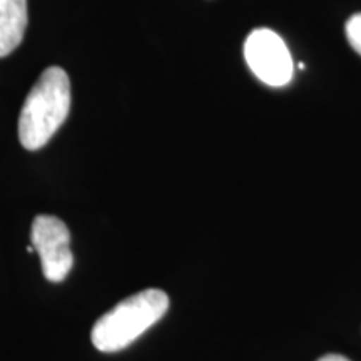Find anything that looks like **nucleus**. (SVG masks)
I'll use <instances>...</instances> for the list:
<instances>
[{
  "instance_id": "1",
  "label": "nucleus",
  "mask_w": 361,
  "mask_h": 361,
  "mask_svg": "<svg viewBox=\"0 0 361 361\" xmlns=\"http://www.w3.org/2000/svg\"><path fill=\"white\" fill-rule=\"evenodd\" d=\"M69 111V75L61 67H49L35 82L20 111L19 139L22 146L29 151L44 147L66 123Z\"/></svg>"
},
{
  "instance_id": "2",
  "label": "nucleus",
  "mask_w": 361,
  "mask_h": 361,
  "mask_svg": "<svg viewBox=\"0 0 361 361\" xmlns=\"http://www.w3.org/2000/svg\"><path fill=\"white\" fill-rule=\"evenodd\" d=\"M169 310V298L161 290H144L126 298L101 316L90 331V340L102 353L128 348L149 328L161 322Z\"/></svg>"
},
{
  "instance_id": "3",
  "label": "nucleus",
  "mask_w": 361,
  "mask_h": 361,
  "mask_svg": "<svg viewBox=\"0 0 361 361\" xmlns=\"http://www.w3.org/2000/svg\"><path fill=\"white\" fill-rule=\"evenodd\" d=\"M245 59L252 74L269 87H283L291 82L295 64L290 49L273 30H252L245 44Z\"/></svg>"
},
{
  "instance_id": "4",
  "label": "nucleus",
  "mask_w": 361,
  "mask_h": 361,
  "mask_svg": "<svg viewBox=\"0 0 361 361\" xmlns=\"http://www.w3.org/2000/svg\"><path fill=\"white\" fill-rule=\"evenodd\" d=\"M30 241L40 256L44 276L52 283L64 281L74 264L71 233L64 221L56 216H37L32 223Z\"/></svg>"
},
{
  "instance_id": "5",
  "label": "nucleus",
  "mask_w": 361,
  "mask_h": 361,
  "mask_svg": "<svg viewBox=\"0 0 361 361\" xmlns=\"http://www.w3.org/2000/svg\"><path fill=\"white\" fill-rule=\"evenodd\" d=\"M27 27V0H0V59L19 47Z\"/></svg>"
},
{
  "instance_id": "6",
  "label": "nucleus",
  "mask_w": 361,
  "mask_h": 361,
  "mask_svg": "<svg viewBox=\"0 0 361 361\" xmlns=\"http://www.w3.org/2000/svg\"><path fill=\"white\" fill-rule=\"evenodd\" d=\"M346 37L351 47L361 56V13H356L346 22Z\"/></svg>"
},
{
  "instance_id": "7",
  "label": "nucleus",
  "mask_w": 361,
  "mask_h": 361,
  "mask_svg": "<svg viewBox=\"0 0 361 361\" xmlns=\"http://www.w3.org/2000/svg\"><path fill=\"white\" fill-rule=\"evenodd\" d=\"M318 361H351V360L345 358V356H341V355H326V356H323V358H319Z\"/></svg>"
}]
</instances>
